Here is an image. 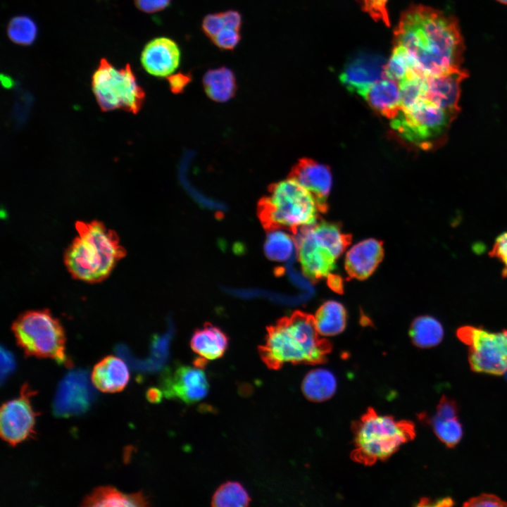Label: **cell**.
<instances>
[{
    "label": "cell",
    "mask_w": 507,
    "mask_h": 507,
    "mask_svg": "<svg viewBox=\"0 0 507 507\" xmlns=\"http://www.w3.org/2000/svg\"><path fill=\"white\" fill-rule=\"evenodd\" d=\"M468 77L462 68L427 77L426 101L449 112L457 114L461 84Z\"/></svg>",
    "instance_id": "e0dca14e"
},
{
    "label": "cell",
    "mask_w": 507,
    "mask_h": 507,
    "mask_svg": "<svg viewBox=\"0 0 507 507\" xmlns=\"http://www.w3.org/2000/svg\"><path fill=\"white\" fill-rule=\"evenodd\" d=\"M15 366L13 354L3 346L1 348V383L14 370Z\"/></svg>",
    "instance_id": "f35d334b"
},
{
    "label": "cell",
    "mask_w": 507,
    "mask_h": 507,
    "mask_svg": "<svg viewBox=\"0 0 507 507\" xmlns=\"http://www.w3.org/2000/svg\"><path fill=\"white\" fill-rule=\"evenodd\" d=\"M430 424L438 439L446 446H455L463 437V427L458 419H442L432 416Z\"/></svg>",
    "instance_id": "4dcf8cb0"
},
{
    "label": "cell",
    "mask_w": 507,
    "mask_h": 507,
    "mask_svg": "<svg viewBox=\"0 0 507 507\" xmlns=\"http://www.w3.org/2000/svg\"><path fill=\"white\" fill-rule=\"evenodd\" d=\"M92 384L88 373L84 370L77 369L68 373L56 390L53 402L55 415L70 417L87 411L96 396Z\"/></svg>",
    "instance_id": "7c38bea8"
},
{
    "label": "cell",
    "mask_w": 507,
    "mask_h": 507,
    "mask_svg": "<svg viewBox=\"0 0 507 507\" xmlns=\"http://www.w3.org/2000/svg\"><path fill=\"white\" fill-rule=\"evenodd\" d=\"M251 503L246 489L238 482L227 481L215 492L211 505L215 507H244Z\"/></svg>",
    "instance_id": "f1b7e54d"
},
{
    "label": "cell",
    "mask_w": 507,
    "mask_h": 507,
    "mask_svg": "<svg viewBox=\"0 0 507 507\" xmlns=\"http://www.w3.org/2000/svg\"><path fill=\"white\" fill-rule=\"evenodd\" d=\"M491 254L503 265L504 272L507 275V232L496 238Z\"/></svg>",
    "instance_id": "74e56055"
},
{
    "label": "cell",
    "mask_w": 507,
    "mask_h": 507,
    "mask_svg": "<svg viewBox=\"0 0 507 507\" xmlns=\"http://www.w3.org/2000/svg\"><path fill=\"white\" fill-rule=\"evenodd\" d=\"M77 236L64 254L65 264L77 280L94 283L106 279L126 255L117 234L101 222H77Z\"/></svg>",
    "instance_id": "3957f363"
},
{
    "label": "cell",
    "mask_w": 507,
    "mask_h": 507,
    "mask_svg": "<svg viewBox=\"0 0 507 507\" xmlns=\"http://www.w3.org/2000/svg\"><path fill=\"white\" fill-rule=\"evenodd\" d=\"M180 49L172 39L161 37L151 40L144 46L141 63L145 70L156 77L170 76L180 62Z\"/></svg>",
    "instance_id": "2e32d148"
},
{
    "label": "cell",
    "mask_w": 507,
    "mask_h": 507,
    "mask_svg": "<svg viewBox=\"0 0 507 507\" xmlns=\"http://www.w3.org/2000/svg\"><path fill=\"white\" fill-rule=\"evenodd\" d=\"M410 336L417 346L430 348L442 341L444 330L438 320L430 315H423L418 317L412 323Z\"/></svg>",
    "instance_id": "484cf974"
},
{
    "label": "cell",
    "mask_w": 507,
    "mask_h": 507,
    "mask_svg": "<svg viewBox=\"0 0 507 507\" xmlns=\"http://www.w3.org/2000/svg\"><path fill=\"white\" fill-rule=\"evenodd\" d=\"M330 350V345L320 338L313 317L301 312L268 327L265 342L258 347L261 360L273 370L287 363H321Z\"/></svg>",
    "instance_id": "7a4b0ae2"
},
{
    "label": "cell",
    "mask_w": 507,
    "mask_h": 507,
    "mask_svg": "<svg viewBox=\"0 0 507 507\" xmlns=\"http://www.w3.org/2000/svg\"><path fill=\"white\" fill-rule=\"evenodd\" d=\"M241 39L239 31L225 27L213 38V44L221 50H232Z\"/></svg>",
    "instance_id": "836d02e7"
},
{
    "label": "cell",
    "mask_w": 507,
    "mask_h": 507,
    "mask_svg": "<svg viewBox=\"0 0 507 507\" xmlns=\"http://www.w3.org/2000/svg\"><path fill=\"white\" fill-rule=\"evenodd\" d=\"M313 318L320 336H334L344 330L346 324V312L341 303L330 300L319 307Z\"/></svg>",
    "instance_id": "603a6c76"
},
{
    "label": "cell",
    "mask_w": 507,
    "mask_h": 507,
    "mask_svg": "<svg viewBox=\"0 0 507 507\" xmlns=\"http://www.w3.org/2000/svg\"><path fill=\"white\" fill-rule=\"evenodd\" d=\"M386 63L381 56L360 53L345 65L339 80L350 92L363 97L370 86L385 78Z\"/></svg>",
    "instance_id": "5bb4252c"
},
{
    "label": "cell",
    "mask_w": 507,
    "mask_h": 507,
    "mask_svg": "<svg viewBox=\"0 0 507 507\" xmlns=\"http://www.w3.org/2000/svg\"><path fill=\"white\" fill-rule=\"evenodd\" d=\"M163 395V392L157 388H150L146 392V398L151 403H158L161 401Z\"/></svg>",
    "instance_id": "7bdbcfd3"
},
{
    "label": "cell",
    "mask_w": 507,
    "mask_h": 507,
    "mask_svg": "<svg viewBox=\"0 0 507 507\" xmlns=\"http://www.w3.org/2000/svg\"><path fill=\"white\" fill-rule=\"evenodd\" d=\"M458 337L469 346L472 370L493 375L507 371V331L492 332L475 327H463Z\"/></svg>",
    "instance_id": "30bf717a"
},
{
    "label": "cell",
    "mask_w": 507,
    "mask_h": 507,
    "mask_svg": "<svg viewBox=\"0 0 507 507\" xmlns=\"http://www.w3.org/2000/svg\"><path fill=\"white\" fill-rule=\"evenodd\" d=\"M207 95L215 101L229 100L235 93L237 83L233 72L226 67L208 70L203 77Z\"/></svg>",
    "instance_id": "d4e9b609"
},
{
    "label": "cell",
    "mask_w": 507,
    "mask_h": 507,
    "mask_svg": "<svg viewBox=\"0 0 507 507\" xmlns=\"http://www.w3.org/2000/svg\"><path fill=\"white\" fill-rule=\"evenodd\" d=\"M463 506L469 507H503L507 506V502L495 495L484 494L470 499Z\"/></svg>",
    "instance_id": "8d00e7d4"
},
{
    "label": "cell",
    "mask_w": 507,
    "mask_h": 507,
    "mask_svg": "<svg viewBox=\"0 0 507 507\" xmlns=\"http://www.w3.org/2000/svg\"><path fill=\"white\" fill-rule=\"evenodd\" d=\"M224 27L225 23L222 13L206 15L201 24L204 33L211 39L213 38Z\"/></svg>",
    "instance_id": "e575fe53"
},
{
    "label": "cell",
    "mask_w": 507,
    "mask_h": 507,
    "mask_svg": "<svg viewBox=\"0 0 507 507\" xmlns=\"http://www.w3.org/2000/svg\"><path fill=\"white\" fill-rule=\"evenodd\" d=\"M336 389L334 375L324 368L311 370L303 378L301 384L304 396L315 402L328 400L334 394Z\"/></svg>",
    "instance_id": "cb8c5ba5"
},
{
    "label": "cell",
    "mask_w": 507,
    "mask_h": 507,
    "mask_svg": "<svg viewBox=\"0 0 507 507\" xmlns=\"http://www.w3.org/2000/svg\"><path fill=\"white\" fill-rule=\"evenodd\" d=\"M161 386L163 394L170 399L194 403L208 394L209 384L203 368L180 365L163 375Z\"/></svg>",
    "instance_id": "4fadbf2b"
},
{
    "label": "cell",
    "mask_w": 507,
    "mask_h": 507,
    "mask_svg": "<svg viewBox=\"0 0 507 507\" xmlns=\"http://www.w3.org/2000/svg\"><path fill=\"white\" fill-rule=\"evenodd\" d=\"M170 0H134L136 6L145 13H155L165 9Z\"/></svg>",
    "instance_id": "ab89813d"
},
{
    "label": "cell",
    "mask_w": 507,
    "mask_h": 507,
    "mask_svg": "<svg viewBox=\"0 0 507 507\" xmlns=\"http://www.w3.org/2000/svg\"><path fill=\"white\" fill-rule=\"evenodd\" d=\"M382 243L373 238L363 239L350 247L344 259L346 271L349 276L363 280L370 276L382 259Z\"/></svg>",
    "instance_id": "ac0fdd59"
},
{
    "label": "cell",
    "mask_w": 507,
    "mask_h": 507,
    "mask_svg": "<svg viewBox=\"0 0 507 507\" xmlns=\"http://www.w3.org/2000/svg\"><path fill=\"white\" fill-rule=\"evenodd\" d=\"M37 29L35 22L27 16H17L7 26L10 39L20 45H30L36 38Z\"/></svg>",
    "instance_id": "1f68e13d"
},
{
    "label": "cell",
    "mask_w": 507,
    "mask_h": 507,
    "mask_svg": "<svg viewBox=\"0 0 507 507\" xmlns=\"http://www.w3.org/2000/svg\"><path fill=\"white\" fill-rule=\"evenodd\" d=\"M352 430L354 448L351 458L366 465L388 458L415 435L411 422L379 414L373 408H369L353 423Z\"/></svg>",
    "instance_id": "5b68a950"
},
{
    "label": "cell",
    "mask_w": 507,
    "mask_h": 507,
    "mask_svg": "<svg viewBox=\"0 0 507 507\" xmlns=\"http://www.w3.org/2000/svg\"><path fill=\"white\" fill-rule=\"evenodd\" d=\"M130 373L122 358L114 356L104 358L96 364L91 375L93 385L103 392L123 390L128 383Z\"/></svg>",
    "instance_id": "ffe728a7"
},
{
    "label": "cell",
    "mask_w": 507,
    "mask_h": 507,
    "mask_svg": "<svg viewBox=\"0 0 507 507\" xmlns=\"http://www.w3.org/2000/svg\"><path fill=\"white\" fill-rule=\"evenodd\" d=\"M296 249V242L283 229L268 231L264 244L265 254L270 260L283 262L289 259Z\"/></svg>",
    "instance_id": "4316f807"
},
{
    "label": "cell",
    "mask_w": 507,
    "mask_h": 507,
    "mask_svg": "<svg viewBox=\"0 0 507 507\" xmlns=\"http://www.w3.org/2000/svg\"><path fill=\"white\" fill-rule=\"evenodd\" d=\"M496 1L500 2L501 4L507 5V0H496Z\"/></svg>",
    "instance_id": "ee69618b"
},
{
    "label": "cell",
    "mask_w": 507,
    "mask_h": 507,
    "mask_svg": "<svg viewBox=\"0 0 507 507\" xmlns=\"http://www.w3.org/2000/svg\"><path fill=\"white\" fill-rule=\"evenodd\" d=\"M457 114L425 101L408 110H401L391 127L412 145L427 150L439 146Z\"/></svg>",
    "instance_id": "ba28073f"
},
{
    "label": "cell",
    "mask_w": 507,
    "mask_h": 507,
    "mask_svg": "<svg viewBox=\"0 0 507 507\" xmlns=\"http://www.w3.org/2000/svg\"><path fill=\"white\" fill-rule=\"evenodd\" d=\"M297 232L296 252L304 274L313 280L331 276L349 237L337 224L328 222L316 223Z\"/></svg>",
    "instance_id": "8992f818"
},
{
    "label": "cell",
    "mask_w": 507,
    "mask_h": 507,
    "mask_svg": "<svg viewBox=\"0 0 507 507\" xmlns=\"http://www.w3.org/2000/svg\"><path fill=\"white\" fill-rule=\"evenodd\" d=\"M288 178L297 182L312 194L321 213L327 211L332 181L330 170L327 165L303 158L293 167Z\"/></svg>",
    "instance_id": "9a60e30c"
},
{
    "label": "cell",
    "mask_w": 507,
    "mask_h": 507,
    "mask_svg": "<svg viewBox=\"0 0 507 507\" xmlns=\"http://www.w3.org/2000/svg\"><path fill=\"white\" fill-rule=\"evenodd\" d=\"M414 70L413 62L408 51L401 45H396L384 68L385 78L398 83Z\"/></svg>",
    "instance_id": "f546056e"
},
{
    "label": "cell",
    "mask_w": 507,
    "mask_h": 507,
    "mask_svg": "<svg viewBox=\"0 0 507 507\" xmlns=\"http://www.w3.org/2000/svg\"><path fill=\"white\" fill-rule=\"evenodd\" d=\"M18 344L27 356L49 358L59 364H68L65 335L61 322L46 309L29 311L12 325Z\"/></svg>",
    "instance_id": "52a82bcc"
},
{
    "label": "cell",
    "mask_w": 507,
    "mask_h": 507,
    "mask_svg": "<svg viewBox=\"0 0 507 507\" xmlns=\"http://www.w3.org/2000/svg\"><path fill=\"white\" fill-rule=\"evenodd\" d=\"M363 9L376 20H381L387 25L389 19L387 9L388 0H356Z\"/></svg>",
    "instance_id": "d6a6232c"
},
{
    "label": "cell",
    "mask_w": 507,
    "mask_h": 507,
    "mask_svg": "<svg viewBox=\"0 0 507 507\" xmlns=\"http://www.w3.org/2000/svg\"><path fill=\"white\" fill-rule=\"evenodd\" d=\"M396 45L403 46L414 70L428 77L461 68L464 43L456 19L425 6H413L401 15Z\"/></svg>",
    "instance_id": "6da1fadb"
},
{
    "label": "cell",
    "mask_w": 507,
    "mask_h": 507,
    "mask_svg": "<svg viewBox=\"0 0 507 507\" xmlns=\"http://www.w3.org/2000/svg\"><path fill=\"white\" fill-rule=\"evenodd\" d=\"M398 84L394 80L383 78L370 86L363 98L377 113L393 119L401 110Z\"/></svg>",
    "instance_id": "44dd1931"
},
{
    "label": "cell",
    "mask_w": 507,
    "mask_h": 507,
    "mask_svg": "<svg viewBox=\"0 0 507 507\" xmlns=\"http://www.w3.org/2000/svg\"><path fill=\"white\" fill-rule=\"evenodd\" d=\"M427 77L412 70L399 82L401 110H408L426 101Z\"/></svg>",
    "instance_id": "83f0119b"
},
{
    "label": "cell",
    "mask_w": 507,
    "mask_h": 507,
    "mask_svg": "<svg viewBox=\"0 0 507 507\" xmlns=\"http://www.w3.org/2000/svg\"><path fill=\"white\" fill-rule=\"evenodd\" d=\"M92 87L103 111L122 108L137 113L144 99V92L137 83L130 65L118 69L102 58L93 74Z\"/></svg>",
    "instance_id": "9c48e42d"
},
{
    "label": "cell",
    "mask_w": 507,
    "mask_h": 507,
    "mask_svg": "<svg viewBox=\"0 0 507 507\" xmlns=\"http://www.w3.org/2000/svg\"><path fill=\"white\" fill-rule=\"evenodd\" d=\"M321 213L312 194L295 180L272 184L268 194L258 202L257 213L264 229L288 230L297 232L313 225Z\"/></svg>",
    "instance_id": "277c9868"
},
{
    "label": "cell",
    "mask_w": 507,
    "mask_h": 507,
    "mask_svg": "<svg viewBox=\"0 0 507 507\" xmlns=\"http://www.w3.org/2000/svg\"><path fill=\"white\" fill-rule=\"evenodd\" d=\"M228 344L229 338L220 327L205 323L194 332L190 340L191 348L198 356L194 365L203 368L208 361L221 358Z\"/></svg>",
    "instance_id": "d6986e66"
},
{
    "label": "cell",
    "mask_w": 507,
    "mask_h": 507,
    "mask_svg": "<svg viewBox=\"0 0 507 507\" xmlns=\"http://www.w3.org/2000/svg\"><path fill=\"white\" fill-rule=\"evenodd\" d=\"M225 27L234 30H240L242 24V18L241 14L234 10H229L222 13Z\"/></svg>",
    "instance_id": "b9f144b4"
},
{
    "label": "cell",
    "mask_w": 507,
    "mask_h": 507,
    "mask_svg": "<svg viewBox=\"0 0 507 507\" xmlns=\"http://www.w3.org/2000/svg\"><path fill=\"white\" fill-rule=\"evenodd\" d=\"M191 75L183 73L172 74L168 77V83L170 89L174 93H180L191 81Z\"/></svg>",
    "instance_id": "60d3db41"
},
{
    "label": "cell",
    "mask_w": 507,
    "mask_h": 507,
    "mask_svg": "<svg viewBox=\"0 0 507 507\" xmlns=\"http://www.w3.org/2000/svg\"><path fill=\"white\" fill-rule=\"evenodd\" d=\"M34 392L24 384L20 396L2 404L0 411L1 437L12 446L22 442L35 434L37 415L30 402Z\"/></svg>",
    "instance_id": "8fae6325"
},
{
    "label": "cell",
    "mask_w": 507,
    "mask_h": 507,
    "mask_svg": "<svg viewBox=\"0 0 507 507\" xmlns=\"http://www.w3.org/2000/svg\"><path fill=\"white\" fill-rule=\"evenodd\" d=\"M149 505L147 497L142 492L125 494L111 486L99 487L82 501V506L143 507Z\"/></svg>",
    "instance_id": "7402d4cb"
},
{
    "label": "cell",
    "mask_w": 507,
    "mask_h": 507,
    "mask_svg": "<svg viewBox=\"0 0 507 507\" xmlns=\"http://www.w3.org/2000/svg\"><path fill=\"white\" fill-rule=\"evenodd\" d=\"M458 408L456 403L449 397L444 396L440 399L436 413L433 416L442 419L455 418H458Z\"/></svg>",
    "instance_id": "d590c367"
}]
</instances>
